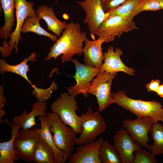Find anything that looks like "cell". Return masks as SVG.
<instances>
[{
  "instance_id": "cell-1",
  "label": "cell",
  "mask_w": 163,
  "mask_h": 163,
  "mask_svg": "<svg viewBox=\"0 0 163 163\" xmlns=\"http://www.w3.org/2000/svg\"><path fill=\"white\" fill-rule=\"evenodd\" d=\"M87 34L82 32L79 24L71 22L68 24L62 35L50 48V51L45 60L48 61L53 58L55 60L62 54L61 57L62 63L71 61L72 56L77 54H83V43L87 37Z\"/></svg>"
},
{
  "instance_id": "cell-2",
  "label": "cell",
  "mask_w": 163,
  "mask_h": 163,
  "mask_svg": "<svg viewBox=\"0 0 163 163\" xmlns=\"http://www.w3.org/2000/svg\"><path fill=\"white\" fill-rule=\"evenodd\" d=\"M111 94L113 103L137 117H150L154 123L163 122V109L160 102L134 99L127 96L123 90L111 93Z\"/></svg>"
},
{
  "instance_id": "cell-3",
  "label": "cell",
  "mask_w": 163,
  "mask_h": 163,
  "mask_svg": "<svg viewBox=\"0 0 163 163\" xmlns=\"http://www.w3.org/2000/svg\"><path fill=\"white\" fill-rule=\"evenodd\" d=\"M47 117L55 144L58 149L64 152V163L73 153L75 139L78 134L73 128L64 124L56 113L48 112Z\"/></svg>"
},
{
  "instance_id": "cell-4",
  "label": "cell",
  "mask_w": 163,
  "mask_h": 163,
  "mask_svg": "<svg viewBox=\"0 0 163 163\" xmlns=\"http://www.w3.org/2000/svg\"><path fill=\"white\" fill-rule=\"evenodd\" d=\"M50 108L52 112L58 115L64 124L73 128L78 134L81 133V118L76 113L78 108L74 97L66 92L61 93L52 103Z\"/></svg>"
},
{
  "instance_id": "cell-5",
  "label": "cell",
  "mask_w": 163,
  "mask_h": 163,
  "mask_svg": "<svg viewBox=\"0 0 163 163\" xmlns=\"http://www.w3.org/2000/svg\"><path fill=\"white\" fill-rule=\"evenodd\" d=\"M80 117L82 132L75 139V145H80L94 141L97 137L106 130L107 124L103 117L91 107H89Z\"/></svg>"
},
{
  "instance_id": "cell-6",
  "label": "cell",
  "mask_w": 163,
  "mask_h": 163,
  "mask_svg": "<svg viewBox=\"0 0 163 163\" xmlns=\"http://www.w3.org/2000/svg\"><path fill=\"white\" fill-rule=\"evenodd\" d=\"M117 75V73L100 72L90 83L88 92L96 97L98 112L102 111L113 103L110 90L112 81Z\"/></svg>"
},
{
  "instance_id": "cell-7",
  "label": "cell",
  "mask_w": 163,
  "mask_h": 163,
  "mask_svg": "<svg viewBox=\"0 0 163 163\" xmlns=\"http://www.w3.org/2000/svg\"><path fill=\"white\" fill-rule=\"evenodd\" d=\"M41 138L40 128L23 129L15 137L14 146L17 155L25 162L33 161L36 146Z\"/></svg>"
},
{
  "instance_id": "cell-8",
  "label": "cell",
  "mask_w": 163,
  "mask_h": 163,
  "mask_svg": "<svg viewBox=\"0 0 163 163\" xmlns=\"http://www.w3.org/2000/svg\"><path fill=\"white\" fill-rule=\"evenodd\" d=\"M71 61L74 64L76 72L73 76L76 82L74 86L69 87L67 89L69 94L74 97L79 94H82L85 97L88 96V87L93 78L100 72V69L80 63L75 58Z\"/></svg>"
},
{
  "instance_id": "cell-9",
  "label": "cell",
  "mask_w": 163,
  "mask_h": 163,
  "mask_svg": "<svg viewBox=\"0 0 163 163\" xmlns=\"http://www.w3.org/2000/svg\"><path fill=\"white\" fill-rule=\"evenodd\" d=\"M15 9L16 26L14 31L11 33L9 41L8 43L9 52L10 54L14 48L15 53H18V45L21 37V29L27 17H36L38 15L33 9L34 3L26 0H15Z\"/></svg>"
},
{
  "instance_id": "cell-10",
  "label": "cell",
  "mask_w": 163,
  "mask_h": 163,
  "mask_svg": "<svg viewBox=\"0 0 163 163\" xmlns=\"http://www.w3.org/2000/svg\"><path fill=\"white\" fill-rule=\"evenodd\" d=\"M77 3L86 13L83 23L87 24L90 36L93 40H95V33L107 17L108 14L103 8L101 0H84Z\"/></svg>"
},
{
  "instance_id": "cell-11",
  "label": "cell",
  "mask_w": 163,
  "mask_h": 163,
  "mask_svg": "<svg viewBox=\"0 0 163 163\" xmlns=\"http://www.w3.org/2000/svg\"><path fill=\"white\" fill-rule=\"evenodd\" d=\"M154 121L149 117H137L135 120L129 118L125 119L123 122V127L129 133L134 142H138L146 148L150 141L148 133L152 128Z\"/></svg>"
},
{
  "instance_id": "cell-12",
  "label": "cell",
  "mask_w": 163,
  "mask_h": 163,
  "mask_svg": "<svg viewBox=\"0 0 163 163\" xmlns=\"http://www.w3.org/2000/svg\"><path fill=\"white\" fill-rule=\"evenodd\" d=\"M133 29H139L135 23L120 16L113 15L107 17L102 22L95 33L99 37L106 36H118L120 38L124 32Z\"/></svg>"
},
{
  "instance_id": "cell-13",
  "label": "cell",
  "mask_w": 163,
  "mask_h": 163,
  "mask_svg": "<svg viewBox=\"0 0 163 163\" xmlns=\"http://www.w3.org/2000/svg\"><path fill=\"white\" fill-rule=\"evenodd\" d=\"M115 38V37L113 36H106L99 37L97 40L91 41L87 37L82 49L85 64L100 69L103 64L102 61L104 60L102 45L104 43L113 41Z\"/></svg>"
},
{
  "instance_id": "cell-14",
  "label": "cell",
  "mask_w": 163,
  "mask_h": 163,
  "mask_svg": "<svg viewBox=\"0 0 163 163\" xmlns=\"http://www.w3.org/2000/svg\"><path fill=\"white\" fill-rule=\"evenodd\" d=\"M113 140L114 146L119 154L123 163H130L133 161L134 152L141 148L142 145L138 142H134L125 129L117 131Z\"/></svg>"
},
{
  "instance_id": "cell-15",
  "label": "cell",
  "mask_w": 163,
  "mask_h": 163,
  "mask_svg": "<svg viewBox=\"0 0 163 163\" xmlns=\"http://www.w3.org/2000/svg\"><path fill=\"white\" fill-rule=\"evenodd\" d=\"M103 138L80 145L76 148L67 160L68 163H101L99 158V149Z\"/></svg>"
},
{
  "instance_id": "cell-16",
  "label": "cell",
  "mask_w": 163,
  "mask_h": 163,
  "mask_svg": "<svg viewBox=\"0 0 163 163\" xmlns=\"http://www.w3.org/2000/svg\"><path fill=\"white\" fill-rule=\"evenodd\" d=\"M104 54V62L100 69V72H105L108 73H115L123 72L127 74L133 76L135 71L132 68L126 66L121 61L120 56L123 54V51L117 48L114 51L113 46L108 47Z\"/></svg>"
},
{
  "instance_id": "cell-17",
  "label": "cell",
  "mask_w": 163,
  "mask_h": 163,
  "mask_svg": "<svg viewBox=\"0 0 163 163\" xmlns=\"http://www.w3.org/2000/svg\"><path fill=\"white\" fill-rule=\"evenodd\" d=\"M32 109L28 113L26 110H24L19 116L13 117L12 125L14 126H19L24 129H31L36 125L35 118L40 116H46L47 113L46 101L43 102L38 101L32 104Z\"/></svg>"
},
{
  "instance_id": "cell-18",
  "label": "cell",
  "mask_w": 163,
  "mask_h": 163,
  "mask_svg": "<svg viewBox=\"0 0 163 163\" xmlns=\"http://www.w3.org/2000/svg\"><path fill=\"white\" fill-rule=\"evenodd\" d=\"M35 12L39 17L45 21L48 29L59 38L61 33L66 28L68 24L58 19L52 7L44 5H40L37 7Z\"/></svg>"
},
{
  "instance_id": "cell-19",
  "label": "cell",
  "mask_w": 163,
  "mask_h": 163,
  "mask_svg": "<svg viewBox=\"0 0 163 163\" xmlns=\"http://www.w3.org/2000/svg\"><path fill=\"white\" fill-rule=\"evenodd\" d=\"M37 56L35 52L32 53L28 57L25 58L19 64L15 65H11L7 63L5 60L0 59V72L4 74L7 72L16 73L24 78L34 88L36 86L33 85L29 80L27 76V73L30 71L29 65L27 63L29 61L35 62Z\"/></svg>"
},
{
  "instance_id": "cell-20",
  "label": "cell",
  "mask_w": 163,
  "mask_h": 163,
  "mask_svg": "<svg viewBox=\"0 0 163 163\" xmlns=\"http://www.w3.org/2000/svg\"><path fill=\"white\" fill-rule=\"evenodd\" d=\"M4 122L9 124L12 128L11 139L9 141L0 143V163H15L19 158L17 155L14 146V140L20 127L11 125L7 119Z\"/></svg>"
},
{
  "instance_id": "cell-21",
  "label": "cell",
  "mask_w": 163,
  "mask_h": 163,
  "mask_svg": "<svg viewBox=\"0 0 163 163\" xmlns=\"http://www.w3.org/2000/svg\"><path fill=\"white\" fill-rule=\"evenodd\" d=\"M4 14L5 24L0 29V37L7 41L15 22L14 16L15 0H1Z\"/></svg>"
},
{
  "instance_id": "cell-22",
  "label": "cell",
  "mask_w": 163,
  "mask_h": 163,
  "mask_svg": "<svg viewBox=\"0 0 163 163\" xmlns=\"http://www.w3.org/2000/svg\"><path fill=\"white\" fill-rule=\"evenodd\" d=\"M38 119L41 123L40 131L41 137L53 150L56 163H64V152L62 150L58 149L55 144L53 135L49 129V123L47 116H39Z\"/></svg>"
},
{
  "instance_id": "cell-23",
  "label": "cell",
  "mask_w": 163,
  "mask_h": 163,
  "mask_svg": "<svg viewBox=\"0 0 163 163\" xmlns=\"http://www.w3.org/2000/svg\"><path fill=\"white\" fill-rule=\"evenodd\" d=\"M33 161L36 163H56L53 150L41 137L35 149Z\"/></svg>"
},
{
  "instance_id": "cell-24",
  "label": "cell",
  "mask_w": 163,
  "mask_h": 163,
  "mask_svg": "<svg viewBox=\"0 0 163 163\" xmlns=\"http://www.w3.org/2000/svg\"><path fill=\"white\" fill-rule=\"evenodd\" d=\"M41 19L38 16L36 17H27L21 27V32L24 34L29 32H33L39 35L47 37L53 41H56L58 39L56 35L49 33L41 27L39 22Z\"/></svg>"
},
{
  "instance_id": "cell-25",
  "label": "cell",
  "mask_w": 163,
  "mask_h": 163,
  "mask_svg": "<svg viewBox=\"0 0 163 163\" xmlns=\"http://www.w3.org/2000/svg\"><path fill=\"white\" fill-rule=\"evenodd\" d=\"M149 133L153 144L149 145L146 149L155 156L163 154V125L158 122L154 123Z\"/></svg>"
},
{
  "instance_id": "cell-26",
  "label": "cell",
  "mask_w": 163,
  "mask_h": 163,
  "mask_svg": "<svg viewBox=\"0 0 163 163\" xmlns=\"http://www.w3.org/2000/svg\"><path fill=\"white\" fill-rule=\"evenodd\" d=\"M140 0H126L116 8L107 12L108 16L117 15L133 21L136 8Z\"/></svg>"
},
{
  "instance_id": "cell-27",
  "label": "cell",
  "mask_w": 163,
  "mask_h": 163,
  "mask_svg": "<svg viewBox=\"0 0 163 163\" xmlns=\"http://www.w3.org/2000/svg\"><path fill=\"white\" fill-rule=\"evenodd\" d=\"M99 158L101 163H122L120 156L115 148L107 140H104L100 146Z\"/></svg>"
},
{
  "instance_id": "cell-28",
  "label": "cell",
  "mask_w": 163,
  "mask_h": 163,
  "mask_svg": "<svg viewBox=\"0 0 163 163\" xmlns=\"http://www.w3.org/2000/svg\"><path fill=\"white\" fill-rule=\"evenodd\" d=\"M162 8L158 0H140L135 10L134 17L144 11H157Z\"/></svg>"
},
{
  "instance_id": "cell-29",
  "label": "cell",
  "mask_w": 163,
  "mask_h": 163,
  "mask_svg": "<svg viewBox=\"0 0 163 163\" xmlns=\"http://www.w3.org/2000/svg\"><path fill=\"white\" fill-rule=\"evenodd\" d=\"M155 156L141 148L134 153L132 163H157Z\"/></svg>"
},
{
  "instance_id": "cell-30",
  "label": "cell",
  "mask_w": 163,
  "mask_h": 163,
  "mask_svg": "<svg viewBox=\"0 0 163 163\" xmlns=\"http://www.w3.org/2000/svg\"><path fill=\"white\" fill-rule=\"evenodd\" d=\"M57 88V85L55 82L53 81L51 85L49 88L43 89L37 88L34 90L33 93L38 101L43 102L49 98L53 91L56 90Z\"/></svg>"
},
{
  "instance_id": "cell-31",
  "label": "cell",
  "mask_w": 163,
  "mask_h": 163,
  "mask_svg": "<svg viewBox=\"0 0 163 163\" xmlns=\"http://www.w3.org/2000/svg\"><path fill=\"white\" fill-rule=\"evenodd\" d=\"M126 0H101L103 8L105 13L119 6Z\"/></svg>"
},
{
  "instance_id": "cell-32",
  "label": "cell",
  "mask_w": 163,
  "mask_h": 163,
  "mask_svg": "<svg viewBox=\"0 0 163 163\" xmlns=\"http://www.w3.org/2000/svg\"><path fill=\"white\" fill-rule=\"evenodd\" d=\"M4 89L2 85L0 89V121L2 123V119L3 116L6 114V113L3 109V107L6 104V101L4 95Z\"/></svg>"
},
{
  "instance_id": "cell-33",
  "label": "cell",
  "mask_w": 163,
  "mask_h": 163,
  "mask_svg": "<svg viewBox=\"0 0 163 163\" xmlns=\"http://www.w3.org/2000/svg\"><path fill=\"white\" fill-rule=\"evenodd\" d=\"M160 81L158 79L152 80L146 85L148 91H153L156 93L157 89L160 85Z\"/></svg>"
},
{
  "instance_id": "cell-34",
  "label": "cell",
  "mask_w": 163,
  "mask_h": 163,
  "mask_svg": "<svg viewBox=\"0 0 163 163\" xmlns=\"http://www.w3.org/2000/svg\"><path fill=\"white\" fill-rule=\"evenodd\" d=\"M156 93L161 97H163V84L160 85L157 89Z\"/></svg>"
},
{
  "instance_id": "cell-35",
  "label": "cell",
  "mask_w": 163,
  "mask_h": 163,
  "mask_svg": "<svg viewBox=\"0 0 163 163\" xmlns=\"http://www.w3.org/2000/svg\"><path fill=\"white\" fill-rule=\"evenodd\" d=\"M158 1L160 3L162 9H163V0H158Z\"/></svg>"
},
{
  "instance_id": "cell-36",
  "label": "cell",
  "mask_w": 163,
  "mask_h": 163,
  "mask_svg": "<svg viewBox=\"0 0 163 163\" xmlns=\"http://www.w3.org/2000/svg\"><path fill=\"white\" fill-rule=\"evenodd\" d=\"M162 109H163V105H162Z\"/></svg>"
}]
</instances>
